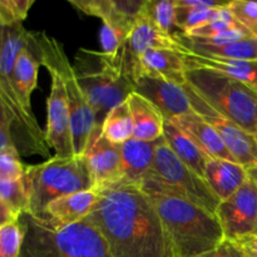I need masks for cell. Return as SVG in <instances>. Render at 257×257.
I'll return each mask as SVG.
<instances>
[{
  "mask_svg": "<svg viewBox=\"0 0 257 257\" xmlns=\"http://www.w3.org/2000/svg\"><path fill=\"white\" fill-rule=\"evenodd\" d=\"M98 195L87 218L113 257H176L160 215L141 186L118 183Z\"/></svg>",
  "mask_w": 257,
  "mask_h": 257,
  "instance_id": "cell-1",
  "label": "cell"
},
{
  "mask_svg": "<svg viewBox=\"0 0 257 257\" xmlns=\"http://www.w3.org/2000/svg\"><path fill=\"white\" fill-rule=\"evenodd\" d=\"M141 188L152 200L176 257H197L225 240L216 215L173 193L152 187Z\"/></svg>",
  "mask_w": 257,
  "mask_h": 257,
  "instance_id": "cell-2",
  "label": "cell"
},
{
  "mask_svg": "<svg viewBox=\"0 0 257 257\" xmlns=\"http://www.w3.org/2000/svg\"><path fill=\"white\" fill-rule=\"evenodd\" d=\"M24 242L19 257H113L107 242L88 218L55 227L29 213L19 216Z\"/></svg>",
  "mask_w": 257,
  "mask_h": 257,
  "instance_id": "cell-3",
  "label": "cell"
},
{
  "mask_svg": "<svg viewBox=\"0 0 257 257\" xmlns=\"http://www.w3.org/2000/svg\"><path fill=\"white\" fill-rule=\"evenodd\" d=\"M28 47L40 64L48 70H54L62 79L70 113L74 156H83L90 137L97 131V124L92 107L78 80L74 65L68 59L62 43L44 32H29Z\"/></svg>",
  "mask_w": 257,
  "mask_h": 257,
  "instance_id": "cell-4",
  "label": "cell"
},
{
  "mask_svg": "<svg viewBox=\"0 0 257 257\" xmlns=\"http://www.w3.org/2000/svg\"><path fill=\"white\" fill-rule=\"evenodd\" d=\"M29 32L23 24L5 28L2 53H0V97L13 120V142L19 153L49 156L45 133L38 124L33 112H29L20 100L14 84L13 70L19 53L27 47Z\"/></svg>",
  "mask_w": 257,
  "mask_h": 257,
  "instance_id": "cell-5",
  "label": "cell"
},
{
  "mask_svg": "<svg viewBox=\"0 0 257 257\" xmlns=\"http://www.w3.org/2000/svg\"><path fill=\"white\" fill-rule=\"evenodd\" d=\"M25 190L28 211L25 213L43 218L50 202L62 196L94 190L92 175L84 156L49 158L39 165L25 166Z\"/></svg>",
  "mask_w": 257,
  "mask_h": 257,
  "instance_id": "cell-6",
  "label": "cell"
},
{
  "mask_svg": "<svg viewBox=\"0 0 257 257\" xmlns=\"http://www.w3.org/2000/svg\"><path fill=\"white\" fill-rule=\"evenodd\" d=\"M74 69L100 130L108 113L135 92V83L102 52L84 48L75 54Z\"/></svg>",
  "mask_w": 257,
  "mask_h": 257,
  "instance_id": "cell-7",
  "label": "cell"
},
{
  "mask_svg": "<svg viewBox=\"0 0 257 257\" xmlns=\"http://www.w3.org/2000/svg\"><path fill=\"white\" fill-rule=\"evenodd\" d=\"M186 82L216 110L257 137V92L216 70L187 68Z\"/></svg>",
  "mask_w": 257,
  "mask_h": 257,
  "instance_id": "cell-8",
  "label": "cell"
},
{
  "mask_svg": "<svg viewBox=\"0 0 257 257\" xmlns=\"http://www.w3.org/2000/svg\"><path fill=\"white\" fill-rule=\"evenodd\" d=\"M141 187H152L185 198L216 215L220 200L202 176L188 167L172 152L163 137L155 153L152 168Z\"/></svg>",
  "mask_w": 257,
  "mask_h": 257,
  "instance_id": "cell-9",
  "label": "cell"
},
{
  "mask_svg": "<svg viewBox=\"0 0 257 257\" xmlns=\"http://www.w3.org/2000/svg\"><path fill=\"white\" fill-rule=\"evenodd\" d=\"M193 112L200 114L217 132L235 162L246 170L257 168V137L246 132L216 112L187 82L183 84Z\"/></svg>",
  "mask_w": 257,
  "mask_h": 257,
  "instance_id": "cell-10",
  "label": "cell"
},
{
  "mask_svg": "<svg viewBox=\"0 0 257 257\" xmlns=\"http://www.w3.org/2000/svg\"><path fill=\"white\" fill-rule=\"evenodd\" d=\"M225 238L243 243L257 238V183L248 178L216 211Z\"/></svg>",
  "mask_w": 257,
  "mask_h": 257,
  "instance_id": "cell-11",
  "label": "cell"
},
{
  "mask_svg": "<svg viewBox=\"0 0 257 257\" xmlns=\"http://www.w3.org/2000/svg\"><path fill=\"white\" fill-rule=\"evenodd\" d=\"M52 78L50 93L47 100V131L45 142L55 151L57 157L74 156L72 140V123L67 95L62 79L54 70H48Z\"/></svg>",
  "mask_w": 257,
  "mask_h": 257,
  "instance_id": "cell-12",
  "label": "cell"
},
{
  "mask_svg": "<svg viewBox=\"0 0 257 257\" xmlns=\"http://www.w3.org/2000/svg\"><path fill=\"white\" fill-rule=\"evenodd\" d=\"M135 92L150 100L166 120L193 110L185 87L158 75L141 73L135 80Z\"/></svg>",
  "mask_w": 257,
  "mask_h": 257,
  "instance_id": "cell-13",
  "label": "cell"
},
{
  "mask_svg": "<svg viewBox=\"0 0 257 257\" xmlns=\"http://www.w3.org/2000/svg\"><path fill=\"white\" fill-rule=\"evenodd\" d=\"M83 156L89 167L94 190H104L122 182L123 165L120 146L110 143L102 137L100 130L93 133Z\"/></svg>",
  "mask_w": 257,
  "mask_h": 257,
  "instance_id": "cell-14",
  "label": "cell"
},
{
  "mask_svg": "<svg viewBox=\"0 0 257 257\" xmlns=\"http://www.w3.org/2000/svg\"><path fill=\"white\" fill-rule=\"evenodd\" d=\"M146 0H69L78 12L97 17L103 24L130 35Z\"/></svg>",
  "mask_w": 257,
  "mask_h": 257,
  "instance_id": "cell-15",
  "label": "cell"
},
{
  "mask_svg": "<svg viewBox=\"0 0 257 257\" xmlns=\"http://www.w3.org/2000/svg\"><path fill=\"white\" fill-rule=\"evenodd\" d=\"M97 190H85L62 196L48 205L44 220L55 227L74 225L85 220L98 201Z\"/></svg>",
  "mask_w": 257,
  "mask_h": 257,
  "instance_id": "cell-16",
  "label": "cell"
},
{
  "mask_svg": "<svg viewBox=\"0 0 257 257\" xmlns=\"http://www.w3.org/2000/svg\"><path fill=\"white\" fill-rule=\"evenodd\" d=\"M177 43V42H176ZM177 50L182 54L187 68H203V69L216 70L243 83L257 92V60L240 59H221V58L201 57L193 54L190 50L180 47Z\"/></svg>",
  "mask_w": 257,
  "mask_h": 257,
  "instance_id": "cell-17",
  "label": "cell"
},
{
  "mask_svg": "<svg viewBox=\"0 0 257 257\" xmlns=\"http://www.w3.org/2000/svg\"><path fill=\"white\" fill-rule=\"evenodd\" d=\"M203 178L221 202L237 192L250 178V173L233 161L210 158L206 163Z\"/></svg>",
  "mask_w": 257,
  "mask_h": 257,
  "instance_id": "cell-18",
  "label": "cell"
},
{
  "mask_svg": "<svg viewBox=\"0 0 257 257\" xmlns=\"http://www.w3.org/2000/svg\"><path fill=\"white\" fill-rule=\"evenodd\" d=\"M171 122L177 125L181 131H183L186 135L190 136L195 141L196 145L210 158H220V160L235 162L217 132L200 114L192 110L181 117L175 118Z\"/></svg>",
  "mask_w": 257,
  "mask_h": 257,
  "instance_id": "cell-19",
  "label": "cell"
},
{
  "mask_svg": "<svg viewBox=\"0 0 257 257\" xmlns=\"http://www.w3.org/2000/svg\"><path fill=\"white\" fill-rule=\"evenodd\" d=\"M161 138L155 142H145V141L131 138L120 146L123 165V180L120 183L136 186L142 185L143 180L147 177L152 168L156 148Z\"/></svg>",
  "mask_w": 257,
  "mask_h": 257,
  "instance_id": "cell-20",
  "label": "cell"
},
{
  "mask_svg": "<svg viewBox=\"0 0 257 257\" xmlns=\"http://www.w3.org/2000/svg\"><path fill=\"white\" fill-rule=\"evenodd\" d=\"M140 67L141 73L158 75L181 85L186 83L187 65L177 48L150 49L141 57Z\"/></svg>",
  "mask_w": 257,
  "mask_h": 257,
  "instance_id": "cell-21",
  "label": "cell"
},
{
  "mask_svg": "<svg viewBox=\"0 0 257 257\" xmlns=\"http://www.w3.org/2000/svg\"><path fill=\"white\" fill-rule=\"evenodd\" d=\"M127 102L133 119V138L145 142L160 140L166 120L162 113L150 100L136 92L131 93Z\"/></svg>",
  "mask_w": 257,
  "mask_h": 257,
  "instance_id": "cell-22",
  "label": "cell"
},
{
  "mask_svg": "<svg viewBox=\"0 0 257 257\" xmlns=\"http://www.w3.org/2000/svg\"><path fill=\"white\" fill-rule=\"evenodd\" d=\"M180 47L190 50L193 54L201 57L221 58V59H240V60H257V39L248 38L236 43L228 44H202L188 38L187 35L178 33L173 35Z\"/></svg>",
  "mask_w": 257,
  "mask_h": 257,
  "instance_id": "cell-23",
  "label": "cell"
},
{
  "mask_svg": "<svg viewBox=\"0 0 257 257\" xmlns=\"http://www.w3.org/2000/svg\"><path fill=\"white\" fill-rule=\"evenodd\" d=\"M162 137L168 147L172 150V152L185 165H187L188 167L192 168L195 172L203 177L206 163L208 162L210 157L196 145V142L190 136L186 135L171 120H165Z\"/></svg>",
  "mask_w": 257,
  "mask_h": 257,
  "instance_id": "cell-24",
  "label": "cell"
},
{
  "mask_svg": "<svg viewBox=\"0 0 257 257\" xmlns=\"http://www.w3.org/2000/svg\"><path fill=\"white\" fill-rule=\"evenodd\" d=\"M39 65V60L35 58L27 44V47L18 55L13 70V84L22 103L29 112H33L32 93L34 92L38 84Z\"/></svg>",
  "mask_w": 257,
  "mask_h": 257,
  "instance_id": "cell-25",
  "label": "cell"
},
{
  "mask_svg": "<svg viewBox=\"0 0 257 257\" xmlns=\"http://www.w3.org/2000/svg\"><path fill=\"white\" fill-rule=\"evenodd\" d=\"M100 135L110 143L118 146L133 138V119L127 100L108 113L100 125Z\"/></svg>",
  "mask_w": 257,
  "mask_h": 257,
  "instance_id": "cell-26",
  "label": "cell"
},
{
  "mask_svg": "<svg viewBox=\"0 0 257 257\" xmlns=\"http://www.w3.org/2000/svg\"><path fill=\"white\" fill-rule=\"evenodd\" d=\"M142 14L166 37L180 33L176 23V0H146Z\"/></svg>",
  "mask_w": 257,
  "mask_h": 257,
  "instance_id": "cell-27",
  "label": "cell"
},
{
  "mask_svg": "<svg viewBox=\"0 0 257 257\" xmlns=\"http://www.w3.org/2000/svg\"><path fill=\"white\" fill-rule=\"evenodd\" d=\"M235 28H241V25L236 22L235 18L232 17L231 12L228 10L227 5H226V7L217 9L215 17L211 19V22L202 25V27L191 30L190 33L185 35L192 38H210L213 37V35L221 34V33L228 32L231 29H235Z\"/></svg>",
  "mask_w": 257,
  "mask_h": 257,
  "instance_id": "cell-28",
  "label": "cell"
},
{
  "mask_svg": "<svg viewBox=\"0 0 257 257\" xmlns=\"http://www.w3.org/2000/svg\"><path fill=\"white\" fill-rule=\"evenodd\" d=\"M0 200L7 203L18 216L28 211V195L24 181L0 180Z\"/></svg>",
  "mask_w": 257,
  "mask_h": 257,
  "instance_id": "cell-29",
  "label": "cell"
},
{
  "mask_svg": "<svg viewBox=\"0 0 257 257\" xmlns=\"http://www.w3.org/2000/svg\"><path fill=\"white\" fill-rule=\"evenodd\" d=\"M24 242V227L17 221L0 227V257H19Z\"/></svg>",
  "mask_w": 257,
  "mask_h": 257,
  "instance_id": "cell-30",
  "label": "cell"
},
{
  "mask_svg": "<svg viewBox=\"0 0 257 257\" xmlns=\"http://www.w3.org/2000/svg\"><path fill=\"white\" fill-rule=\"evenodd\" d=\"M220 9V8H218ZM217 9H181L176 8V23L180 33L187 34L191 30L207 24L215 17Z\"/></svg>",
  "mask_w": 257,
  "mask_h": 257,
  "instance_id": "cell-31",
  "label": "cell"
},
{
  "mask_svg": "<svg viewBox=\"0 0 257 257\" xmlns=\"http://www.w3.org/2000/svg\"><path fill=\"white\" fill-rule=\"evenodd\" d=\"M236 22L252 34L257 29V2L251 0H232L227 4Z\"/></svg>",
  "mask_w": 257,
  "mask_h": 257,
  "instance_id": "cell-32",
  "label": "cell"
},
{
  "mask_svg": "<svg viewBox=\"0 0 257 257\" xmlns=\"http://www.w3.org/2000/svg\"><path fill=\"white\" fill-rule=\"evenodd\" d=\"M25 165L20 161V153L15 147L0 151V180H22Z\"/></svg>",
  "mask_w": 257,
  "mask_h": 257,
  "instance_id": "cell-33",
  "label": "cell"
},
{
  "mask_svg": "<svg viewBox=\"0 0 257 257\" xmlns=\"http://www.w3.org/2000/svg\"><path fill=\"white\" fill-rule=\"evenodd\" d=\"M34 0H0V19L7 27L22 24Z\"/></svg>",
  "mask_w": 257,
  "mask_h": 257,
  "instance_id": "cell-34",
  "label": "cell"
},
{
  "mask_svg": "<svg viewBox=\"0 0 257 257\" xmlns=\"http://www.w3.org/2000/svg\"><path fill=\"white\" fill-rule=\"evenodd\" d=\"M128 35L119 30L114 29L108 24H103L100 29V44H102V53L109 60H114L118 53L122 49L123 44L127 40Z\"/></svg>",
  "mask_w": 257,
  "mask_h": 257,
  "instance_id": "cell-35",
  "label": "cell"
},
{
  "mask_svg": "<svg viewBox=\"0 0 257 257\" xmlns=\"http://www.w3.org/2000/svg\"><path fill=\"white\" fill-rule=\"evenodd\" d=\"M197 257H248L241 243L225 238L217 247Z\"/></svg>",
  "mask_w": 257,
  "mask_h": 257,
  "instance_id": "cell-36",
  "label": "cell"
},
{
  "mask_svg": "<svg viewBox=\"0 0 257 257\" xmlns=\"http://www.w3.org/2000/svg\"><path fill=\"white\" fill-rule=\"evenodd\" d=\"M227 4L220 0H176V8L181 9H218Z\"/></svg>",
  "mask_w": 257,
  "mask_h": 257,
  "instance_id": "cell-37",
  "label": "cell"
},
{
  "mask_svg": "<svg viewBox=\"0 0 257 257\" xmlns=\"http://www.w3.org/2000/svg\"><path fill=\"white\" fill-rule=\"evenodd\" d=\"M0 131L9 135L13 140V120L2 97H0Z\"/></svg>",
  "mask_w": 257,
  "mask_h": 257,
  "instance_id": "cell-38",
  "label": "cell"
},
{
  "mask_svg": "<svg viewBox=\"0 0 257 257\" xmlns=\"http://www.w3.org/2000/svg\"><path fill=\"white\" fill-rule=\"evenodd\" d=\"M18 218H19V216L7 203L0 200V227L7 225V223L13 222V221H17Z\"/></svg>",
  "mask_w": 257,
  "mask_h": 257,
  "instance_id": "cell-39",
  "label": "cell"
},
{
  "mask_svg": "<svg viewBox=\"0 0 257 257\" xmlns=\"http://www.w3.org/2000/svg\"><path fill=\"white\" fill-rule=\"evenodd\" d=\"M9 147H15L12 137H10L9 135H7V133L3 132V131H0V151L5 150V148H9Z\"/></svg>",
  "mask_w": 257,
  "mask_h": 257,
  "instance_id": "cell-40",
  "label": "cell"
},
{
  "mask_svg": "<svg viewBox=\"0 0 257 257\" xmlns=\"http://www.w3.org/2000/svg\"><path fill=\"white\" fill-rule=\"evenodd\" d=\"M241 245H242L243 247L246 248V250L251 251V252L256 253V255H257V238H256V240H250V241H246V242L241 243Z\"/></svg>",
  "mask_w": 257,
  "mask_h": 257,
  "instance_id": "cell-41",
  "label": "cell"
},
{
  "mask_svg": "<svg viewBox=\"0 0 257 257\" xmlns=\"http://www.w3.org/2000/svg\"><path fill=\"white\" fill-rule=\"evenodd\" d=\"M5 28H7V25H5L4 23H3V20L0 19V53H2V47H3V40H4Z\"/></svg>",
  "mask_w": 257,
  "mask_h": 257,
  "instance_id": "cell-42",
  "label": "cell"
},
{
  "mask_svg": "<svg viewBox=\"0 0 257 257\" xmlns=\"http://www.w3.org/2000/svg\"><path fill=\"white\" fill-rule=\"evenodd\" d=\"M248 173H250V177L252 178V180L257 183V168H253V170H248Z\"/></svg>",
  "mask_w": 257,
  "mask_h": 257,
  "instance_id": "cell-43",
  "label": "cell"
},
{
  "mask_svg": "<svg viewBox=\"0 0 257 257\" xmlns=\"http://www.w3.org/2000/svg\"><path fill=\"white\" fill-rule=\"evenodd\" d=\"M246 250V248H245ZM246 252H247V256L248 257H257V255L256 253H253V252H251V251H248V250H246Z\"/></svg>",
  "mask_w": 257,
  "mask_h": 257,
  "instance_id": "cell-44",
  "label": "cell"
},
{
  "mask_svg": "<svg viewBox=\"0 0 257 257\" xmlns=\"http://www.w3.org/2000/svg\"><path fill=\"white\" fill-rule=\"evenodd\" d=\"M252 35H253V38H256V39H257V29L252 33Z\"/></svg>",
  "mask_w": 257,
  "mask_h": 257,
  "instance_id": "cell-45",
  "label": "cell"
}]
</instances>
